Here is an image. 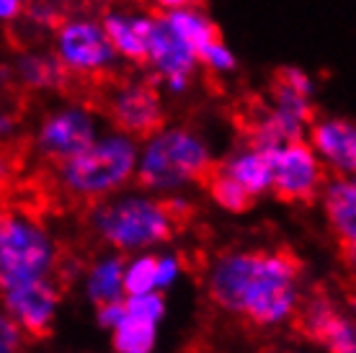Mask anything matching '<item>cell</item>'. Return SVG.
<instances>
[{
	"instance_id": "6da1fadb",
	"label": "cell",
	"mask_w": 356,
	"mask_h": 353,
	"mask_svg": "<svg viewBox=\"0 0 356 353\" xmlns=\"http://www.w3.org/2000/svg\"><path fill=\"white\" fill-rule=\"evenodd\" d=\"M302 261L292 247L235 250L212 263L207 294L220 309L268 330L292 318L300 302Z\"/></svg>"
},
{
	"instance_id": "7a4b0ae2",
	"label": "cell",
	"mask_w": 356,
	"mask_h": 353,
	"mask_svg": "<svg viewBox=\"0 0 356 353\" xmlns=\"http://www.w3.org/2000/svg\"><path fill=\"white\" fill-rule=\"evenodd\" d=\"M96 235L122 253L161 245L186 230L194 206L184 199H111L88 206Z\"/></svg>"
},
{
	"instance_id": "3957f363",
	"label": "cell",
	"mask_w": 356,
	"mask_h": 353,
	"mask_svg": "<svg viewBox=\"0 0 356 353\" xmlns=\"http://www.w3.org/2000/svg\"><path fill=\"white\" fill-rule=\"evenodd\" d=\"M137 168V147L127 134L93 140L88 147L57 163V186L72 204L93 206L129 183Z\"/></svg>"
},
{
	"instance_id": "277c9868",
	"label": "cell",
	"mask_w": 356,
	"mask_h": 353,
	"mask_svg": "<svg viewBox=\"0 0 356 353\" xmlns=\"http://www.w3.org/2000/svg\"><path fill=\"white\" fill-rule=\"evenodd\" d=\"M212 165L209 147L194 129H161L140 158L137 183L150 191H176L186 183H202Z\"/></svg>"
},
{
	"instance_id": "5b68a950",
	"label": "cell",
	"mask_w": 356,
	"mask_h": 353,
	"mask_svg": "<svg viewBox=\"0 0 356 353\" xmlns=\"http://www.w3.org/2000/svg\"><path fill=\"white\" fill-rule=\"evenodd\" d=\"M57 258L60 250L42 222L0 209V289L36 279H52Z\"/></svg>"
},
{
	"instance_id": "8992f818",
	"label": "cell",
	"mask_w": 356,
	"mask_h": 353,
	"mask_svg": "<svg viewBox=\"0 0 356 353\" xmlns=\"http://www.w3.org/2000/svg\"><path fill=\"white\" fill-rule=\"evenodd\" d=\"M54 36H57V60L63 62L67 78L75 80V90L83 83V88L93 93L98 85L116 78L114 65L119 54L98 21L65 18L57 26ZM70 80H67V85H70Z\"/></svg>"
},
{
	"instance_id": "52a82bcc",
	"label": "cell",
	"mask_w": 356,
	"mask_h": 353,
	"mask_svg": "<svg viewBox=\"0 0 356 353\" xmlns=\"http://www.w3.org/2000/svg\"><path fill=\"white\" fill-rule=\"evenodd\" d=\"M93 93L98 96V108L111 119L119 134L147 140L161 132L165 124L158 96V78H114L98 85Z\"/></svg>"
},
{
	"instance_id": "ba28073f",
	"label": "cell",
	"mask_w": 356,
	"mask_h": 353,
	"mask_svg": "<svg viewBox=\"0 0 356 353\" xmlns=\"http://www.w3.org/2000/svg\"><path fill=\"white\" fill-rule=\"evenodd\" d=\"M325 183V168L307 142L289 140L271 152V191L284 204H312Z\"/></svg>"
},
{
	"instance_id": "9c48e42d",
	"label": "cell",
	"mask_w": 356,
	"mask_h": 353,
	"mask_svg": "<svg viewBox=\"0 0 356 353\" xmlns=\"http://www.w3.org/2000/svg\"><path fill=\"white\" fill-rule=\"evenodd\" d=\"M3 307L31 340H44L52 336L54 312L60 302V286L52 279L13 284L8 289H0Z\"/></svg>"
},
{
	"instance_id": "30bf717a",
	"label": "cell",
	"mask_w": 356,
	"mask_h": 353,
	"mask_svg": "<svg viewBox=\"0 0 356 353\" xmlns=\"http://www.w3.org/2000/svg\"><path fill=\"white\" fill-rule=\"evenodd\" d=\"M96 140V124L90 116V108L83 104L60 108L49 114L39 126L36 134V150L49 163H63L70 155L81 152Z\"/></svg>"
},
{
	"instance_id": "8fae6325",
	"label": "cell",
	"mask_w": 356,
	"mask_h": 353,
	"mask_svg": "<svg viewBox=\"0 0 356 353\" xmlns=\"http://www.w3.org/2000/svg\"><path fill=\"white\" fill-rule=\"evenodd\" d=\"M147 62L155 67L158 80H191L196 70V52L186 44L184 36L176 34L165 13L150 16Z\"/></svg>"
},
{
	"instance_id": "7c38bea8",
	"label": "cell",
	"mask_w": 356,
	"mask_h": 353,
	"mask_svg": "<svg viewBox=\"0 0 356 353\" xmlns=\"http://www.w3.org/2000/svg\"><path fill=\"white\" fill-rule=\"evenodd\" d=\"M312 147L321 152L328 168L339 178H351L356 168V129L346 119H325L312 122Z\"/></svg>"
},
{
	"instance_id": "4fadbf2b",
	"label": "cell",
	"mask_w": 356,
	"mask_h": 353,
	"mask_svg": "<svg viewBox=\"0 0 356 353\" xmlns=\"http://www.w3.org/2000/svg\"><path fill=\"white\" fill-rule=\"evenodd\" d=\"M325 214L330 230L339 240L341 250L346 253V263H354L356 245V186L351 178H339L325 188Z\"/></svg>"
},
{
	"instance_id": "5bb4252c",
	"label": "cell",
	"mask_w": 356,
	"mask_h": 353,
	"mask_svg": "<svg viewBox=\"0 0 356 353\" xmlns=\"http://www.w3.org/2000/svg\"><path fill=\"white\" fill-rule=\"evenodd\" d=\"M101 26H104L108 42L119 57H124L134 65H147L150 16H132V13H122V10H108L101 21Z\"/></svg>"
},
{
	"instance_id": "9a60e30c",
	"label": "cell",
	"mask_w": 356,
	"mask_h": 353,
	"mask_svg": "<svg viewBox=\"0 0 356 353\" xmlns=\"http://www.w3.org/2000/svg\"><path fill=\"white\" fill-rule=\"evenodd\" d=\"M16 80L26 90H65L70 78L57 54L26 52L16 62Z\"/></svg>"
},
{
	"instance_id": "2e32d148",
	"label": "cell",
	"mask_w": 356,
	"mask_h": 353,
	"mask_svg": "<svg viewBox=\"0 0 356 353\" xmlns=\"http://www.w3.org/2000/svg\"><path fill=\"white\" fill-rule=\"evenodd\" d=\"M274 152V150H271ZM271 152L256 150V147H243L241 152H235L227 163H220V168L232 176L238 183L250 191L253 196H261L268 191L271 186Z\"/></svg>"
},
{
	"instance_id": "e0dca14e",
	"label": "cell",
	"mask_w": 356,
	"mask_h": 353,
	"mask_svg": "<svg viewBox=\"0 0 356 353\" xmlns=\"http://www.w3.org/2000/svg\"><path fill=\"white\" fill-rule=\"evenodd\" d=\"M168 24L176 28V34H181L186 39V44L199 54L202 47H207L209 42L222 39L220 28L214 26V21L207 16L204 10H199L196 6H184V8H173L165 13Z\"/></svg>"
},
{
	"instance_id": "ac0fdd59",
	"label": "cell",
	"mask_w": 356,
	"mask_h": 353,
	"mask_svg": "<svg viewBox=\"0 0 356 353\" xmlns=\"http://www.w3.org/2000/svg\"><path fill=\"white\" fill-rule=\"evenodd\" d=\"M202 186L209 191V196H212L214 202L232 214L248 212V209H253V204H256V196L250 194V191H245V188H243V186L238 183L232 176H227V173L220 168V163H217V160H214L212 170L204 176Z\"/></svg>"
},
{
	"instance_id": "d6986e66",
	"label": "cell",
	"mask_w": 356,
	"mask_h": 353,
	"mask_svg": "<svg viewBox=\"0 0 356 353\" xmlns=\"http://www.w3.org/2000/svg\"><path fill=\"white\" fill-rule=\"evenodd\" d=\"M122 276H124V258L111 256L106 261L96 263L88 271V297L93 304H104V302L124 299V286H122Z\"/></svg>"
},
{
	"instance_id": "ffe728a7",
	"label": "cell",
	"mask_w": 356,
	"mask_h": 353,
	"mask_svg": "<svg viewBox=\"0 0 356 353\" xmlns=\"http://www.w3.org/2000/svg\"><path fill=\"white\" fill-rule=\"evenodd\" d=\"M114 330V348L119 353H147L155 345V322L127 315Z\"/></svg>"
},
{
	"instance_id": "44dd1931",
	"label": "cell",
	"mask_w": 356,
	"mask_h": 353,
	"mask_svg": "<svg viewBox=\"0 0 356 353\" xmlns=\"http://www.w3.org/2000/svg\"><path fill=\"white\" fill-rule=\"evenodd\" d=\"M155 268H158V256H140L129 265H124V276H122L124 294L152 292L155 289Z\"/></svg>"
},
{
	"instance_id": "7402d4cb",
	"label": "cell",
	"mask_w": 356,
	"mask_h": 353,
	"mask_svg": "<svg viewBox=\"0 0 356 353\" xmlns=\"http://www.w3.org/2000/svg\"><path fill=\"white\" fill-rule=\"evenodd\" d=\"M124 309L127 315H132V318L161 322V318L165 315V302H163V294H158L152 289V292H143V294H127Z\"/></svg>"
},
{
	"instance_id": "603a6c76",
	"label": "cell",
	"mask_w": 356,
	"mask_h": 353,
	"mask_svg": "<svg viewBox=\"0 0 356 353\" xmlns=\"http://www.w3.org/2000/svg\"><path fill=\"white\" fill-rule=\"evenodd\" d=\"M323 345H328L330 351H336V353H351L356 348L354 322L339 312L336 318L330 320L328 330H325V336H323Z\"/></svg>"
},
{
	"instance_id": "cb8c5ba5",
	"label": "cell",
	"mask_w": 356,
	"mask_h": 353,
	"mask_svg": "<svg viewBox=\"0 0 356 353\" xmlns=\"http://www.w3.org/2000/svg\"><path fill=\"white\" fill-rule=\"evenodd\" d=\"M196 60L204 62L212 72H232L235 70V57H232L230 49L222 44V39L209 42L207 47H202L199 54H196Z\"/></svg>"
},
{
	"instance_id": "d4e9b609",
	"label": "cell",
	"mask_w": 356,
	"mask_h": 353,
	"mask_svg": "<svg viewBox=\"0 0 356 353\" xmlns=\"http://www.w3.org/2000/svg\"><path fill=\"white\" fill-rule=\"evenodd\" d=\"M21 160H24V152H21L18 145H13V142H3L0 145V194H6L13 186V178L18 173Z\"/></svg>"
},
{
	"instance_id": "484cf974",
	"label": "cell",
	"mask_w": 356,
	"mask_h": 353,
	"mask_svg": "<svg viewBox=\"0 0 356 353\" xmlns=\"http://www.w3.org/2000/svg\"><path fill=\"white\" fill-rule=\"evenodd\" d=\"M24 343H26V333L6 312H0V353L21 351Z\"/></svg>"
},
{
	"instance_id": "4316f807",
	"label": "cell",
	"mask_w": 356,
	"mask_h": 353,
	"mask_svg": "<svg viewBox=\"0 0 356 353\" xmlns=\"http://www.w3.org/2000/svg\"><path fill=\"white\" fill-rule=\"evenodd\" d=\"M96 307H98V325H104V327H116L127 318L124 299L104 302V304H96Z\"/></svg>"
},
{
	"instance_id": "83f0119b",
	"label": "cell",
	"mask_w": 356,
	"mask_h": 353,
	"mask_svg": "<svg viewBox=\"0 0 356 353\" xmlns=\"http://www.w3.org/2000/svg\"><path fill=\"white\" fill-rule=\"evenodd\" d=\"M178 268H181V263H178L176 256H165V258H158V268H155V289L158 286H168L173 279H176Z\"/></svg>"
},
{
	"instance_id": "f1b7e54d",
	"label": "cell",
	"mask_w": 356,
	"mask_h": 353,
	"mask_svg": "<svg viewBox=\"0 0 356 353\" xmlns=\"http://www.w3.org/2000/svg\"><path fill=\"white\" fill-rule=\"evenodd\" d=\"M18 122H21L18 111H13V108H8V111H0V145L13 140V132H16Z\"/></svg>"
},
{
	"instance_id": "f546056e",
	"label": "cell",
	"mask_w": 356,
	"mask_h": 353,
	"mask_svg": "<svg viewBox=\"0 0 356 353\" xmlns=\"http://www.w3.org/2000/svg\"><path fill=\"white\" fill-rule=\"evenodd\" d=\"M29 0H0V21H16Z\"/></svg>"
},
{
	"instance_id": "4dcf8cb0",
	"label": "cell",
	"mask_w": 356,
	"mask_h": 353,
	"mask_svg": "<svg viewBox=\"0 0 356 353\" xmlns=\"http://www.w3.org/2000/svg\"><path fill=\"white\" fill-rule=\"evenodd\" d=\"M161 8L173 10V8H184V6H196V0H155Z\"/></svg>"
},
{
	"instance_id": "1f68e13d",
	"label": "cell",
	"mask_w": 356,
	"mask_h": 353,
	"mask_svg": "<svg viewBox=\"0 0 356 353\" xmlns=\"http://www.w3.org/2000/svg\"><path fill=\"white\" fill-rule=\"evenodd\" d=\"M8 80H10L8 70H6V67H0V85H3V83H8Z\"/></svg>"
}]
</instances>
